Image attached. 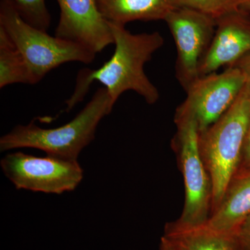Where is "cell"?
<instances>
[{"label": "cell", "instance_id": "cell-11", "mask_svg": "<svg viewBox=\"0 0 250 250\" xmlns=\"http://www.w3.org/2000/svg\"><path fill=\"white\" fill-rule=\"evenodd\" d=\"M250 213V168L240 167L206 225L220 232L236 234Z\"/></svg>", "mask_w": 250, "mask_h": 250}, {"label": "cell", "instance_id": "cell-6", "mask_svg": "<svg viewBox=\"0 0 250 250\" xmlns=\"http://www.w3.org/2000/svg\"><path fill=\"white\" fill-rule=\"evenodd\" d=\"M247 82L246 75L235 66L200 77L187 90L174 120H192L202 132L231 107Z\"/></svg>", "mask_w": 250, "mask_h": 250}, {"label": "cell", "instance_id": "cell-3", "mask_svg": "<svg viewBox=\"0 0 250 250\" xmlns=\"http://www.w3.org/2000/svg\"><path fill=\"white\" fill-rule=\"evenodd\" d=\"M250 123V82L248 81L231 107L200 133V152L213 183L211 213L241 166Z\"/></svg>", "mask_w": 250, "mask_h": 250}, {"label": "cell", "instance_id": "cell-10", "mask_svg": "<svg viewBox=\"0 0 250 250\" xmlns=\"http://www.w3.org/2000/svg\"><path fill=\"white\" fill-rule=\"evenodd\" d=\"M250 54V24L240 9L216 19L209 49L200 67V77L233 67Z\"/></svg>", "mask_w": 250, "mask_h": 250}, {"label": "cell", "instance_id": "cell-7", "mask_svg": "<svg viewBox=\"0 0 250 250\" xmlns=\"http://www.w3.org/2000/svg\"><path fill=\"white\" fill-rule=\"evenodd\" d=\"M167 23L175 42V77L186 92L200 78V67L209 49L216 20L189 8L174 7Z\"/></svg>", "mask_w": 250, "mask_h": 250}, {"label": "cell", "instance_id": "cell-12", "mask_svg": "<svg viewBox=\"0 0 250 250\" xmlns=\"http://www.w3.org/2000/svg\"><path fill=\"white\" fill-rule=\"evenodd\" d=\"M108 22L126 25L134 21H165L175 7L172 0H95Z\"/></svg>", "mask_w": 250, "mask_h": 250}, {"label": "cell", "instance_id": "cell-16", "mask_svg": "<svg viewBox=\"0 0 250 250\" xmlns=\"http://www.w3.org/2000/svg\"><path fill=\"white\" fill-rule=\"evenodd\" d=\"M175 7L196 10L215 20L239 9L242 0H172Z\"/></svg>", "mask_w": 250, "mask_h": 250}, {"label": "cell", "instance_id": "cell-21", "mask_svg": "<svg viewBox=\"0 0 250 250\" xmlns=\"http://www.w3.org/2000/svg\"><path fill=\"white\" fill-rule=\"evenodd\" d=\"M243 5H246V6L250 7V0H242V6Z\"/></svg>", "mask_w": 250, "mask_h": 250}, {"label": "cell", "instance_id": "cell-13", "mask_svg": "<svg viewBox=\"0 0 250 250\" xmlns=\"http://www.w3.org/2000/svg\"><path fill=\"white\" fill-rule=\"evenodd\" d=\"M164 235L184 250H242L236 234L215 231L206 224L188 227L170 222L166 224Z\"/></svg>", "mask_w": 250, "mask_h": 250}, {"label": "cell", "instance_id": "cell-1", "mask_svg": "<svg viewBox=\"0 0 250 250\" xmlns=\"http://www.w3.org/2000/svg\"><path fill=\"white\" fill-rule=\"evenodd\" d=\"M108 23L113 34L114 52L96 70L83 68L79 72L73 93L65 102V111H71L83 101L95 81L107 90L113 104L128 90L139 94L149 104H154L160 98L159 90L146 75L144 66L164 45L163 36L158 31L132 34L125 26Z\"/></svg>", "mask_w": 250, "mask_h": 250}, {"label": "cell", "instance_id": "cell-20", "mask_svg": "<svg viewBox=\"0 0 250 250\" xmlns=\"http://www.w3.org/2000/svg\"><path fill=\"white\" fill-rule=\"evenodd\" d=\"M234 66L241 69L243 73L246 75L248 81L250 82V54L246 56L245 58L241 59L239 62H237Z\"/></svg>", "mask_w": 250, "mask_h": 250}, {"label": "cell", "instance_id": "cell-17", "mask_svg": "<svg viewBox=\"0 0 250 250\" xmlns=\"http://www.w3.org/2000/svg\"><path fill=\"white\" fill-rule=\"evenodd\" d=\"M236 235L242 250H250V213L241 224Z\"/></svg>", "mask_w": 250, "mask_h": 250}, {"label": "cell", "instance_id": "cell-4", "mask_svg": "<svg viewBox=\"0 0 250 250\" xmlns=\"http://www.w3.org/2000/svg\"><path fill=\"white\" fill-rule=\"evenodd\" d=\"M0 28L22 54L29 70L31 85L39 83L62 64H90L96 56L83 46L32 27L21 18L11 0L0 1Z\"/></svg>", "mask_w": 250, "mask_h": 250}, {"label": "cell", "instance_id": "cell-5", "mask_svg": "<svg viewBox=\"0 0 250 250\" xmlns=\"http://www.w3.org/2000/svg\"><path fill=\"white\" fill-rule=\"evenodd\" d=\"M177 132L172 147L184 179L185 201L176 223L183 226L203 225L211 213L213 188L200 152V131L192 120H174Z\"/></svg>", "mask_w": 250, "mask_h": 250}, {"label": "cell", "instance_id": "cell-14", "mask_svg": "<svg viewBox=\"0 0 250 250\" xmlns=\"http://www.w3.org/2000/svg\"><path fill=\"white\" fill-rule=\"evenodd\" d=\"M15 83L31 84L29 70L17 47L0 28V88Z\"/></svg>", "mask_w": 250, "mask_h": 250}, {"label": "cell", "instance_id": "cell-19", "mask_svg": "<svg viewBox=\"0 0 250 250\" xmlns=\"http://www.w3.org/2000/svg\"><path fill=\"white\" fill-rule=\"evenodd\" d=\"M159 250H184L178 243L164 235L161 238Z\"/></svg>", "mask_w": 250, "mask_h": 250}, {"label": "cell", "instance_id": "cell-8", "mask_svg": "<svg viewBox=\"0 0 250 250\" xmlns=\"http://www.w3.org/2000/svg\"><path fill=\"white\" fill-rule=\"evenodd\" d=\"M1 167L16 188L45 193L72 191L83 175L77 161L49 155L37 157L22 152L4 156Z\"/></svg>", "mask_w": 250, "mask_h": 250}, {"label": "cell", "instance_id": "cell-18", "mask_svg": "<svg viewBox=\"0 0 250 250\" xmlns=\"http://www.w3.org/2000/svg\"><path fill=\"white\" fill-rule=\"evenodd\" d=\"M240 167L242 168H250V123L248 128V134L244 148H243V156Z\"/></svg>", "mask_w": 250, "mask_h": 250}, {"label": "cell", "instance_id": "cell-2", "mask_svg": "<svg viewBox=\"0 0 250 250\" xmlns=\"http://www.w3.org/2000/svg\"><path fill=\"white\" fill-rule=\"evenodd\" d=\"M114 105L107 90L100 88L67 124L53 129L41 128L33 121L27 125H18L1 138L0 150L34 148L47 155L77 161L82 149L95 139L100 121L111 113Z\"/></svg>", "mask_w": 250, "mask_h": 250}, {"label": "cell", "instance_id": "cell-15", "mask_svg": "<svg viewBox=\"0 0 250 250\" xmlns=\"http://www.w3.org/2000/svg\"><path fill=\"white\" fill-rule=\"evenodd\" d=\"M21 18L32 27L47 31L51 24V15L45 0H11Z\"/></svg>", "mask_w": 250, "mask_h": 250}, {"label": "cell", "instance_id": "cell-9", "mask_svg": "<svg viewBox=\"0 0 250 250\" xmlns=\"http://www.w3.org/2000/svg\"><path fill=\"white\" fill-rule=\"evenodd\" d=\"M60 18L55 36L75 42L97 54L113 44L107 21L95 0H57Z\"/></svg>", "mask_w": 250, "mask_h": 250}]
</instances>
